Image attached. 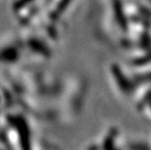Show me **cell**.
Returning a JSON list of instances; mask_svg holds the SVG:
<instances>
[{
  "label": "cell",
  "mask_w": 151,
  "mask_h": 150,
  "mask_svg": "<svg viewBox=\"0 0 151 150\" xmlns=\"http://www.w3.org/2000/svg\"><path fill=\"white\" fill-rule=\"evenodd\" d=\"M112 73H113V75H115V77L117 78V82L122 90L124 92L131 91V89H132L131 84H129V81H128V79L126 78V76L120 71V69H119L117 65L113 66V68H112Z\"/></svg>",
  "instance_id": "1"
},
{
  "label": "cell",
  "mask_w": 151,
  "mask_h": 150,
  "mask_svg": "<svg viewBox=\"0 0 151 150\" xmlns=\"http://www.w3.org/2000/svg\"><path fill=\"white\" fill-rule=\"evenodd\" d=\"M149 105H150V108H151V100H150V103H149Z\"/></svg>",
  "instance_id": "2"
}]
</instances>
